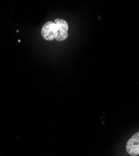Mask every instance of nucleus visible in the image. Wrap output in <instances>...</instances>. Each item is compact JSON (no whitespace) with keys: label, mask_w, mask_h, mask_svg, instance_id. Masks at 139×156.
I'll return each instance as SVG.
<instances>
[{"label":"nucleus","mask_w":139,"mask_h":156,"mask_svg":"<svg viewBox=\"0 0 139 156\" xmlns=\"http://www.w3.org/2000/svg\"><path fill=\"white\" fill-rule=\"evenodd\" d=\"M126 150L132 156L139 154V132L135 133L128 140L126 145Z\"/></svg>","instance_id":"7ed1b4c3"},{"label":"nucleus","mask_w":139,"mask_h":156,"mask_svg":"<svg viewBox=\"0 0 139 156\" xmlns=\"http://www.w3.org/2000/svg\"><path fill=\"white\" fill-rule=\"evenodd\" d=\"M42 37L47 41H52L56 37V25L52 21L46 23L42 29Z\"/></svg>","instance_id":"f03ea898"},{"label":"nucleus","mask_w":139,"mask_h":156,"mask_svg":"<svg viewBox=\"0 0 139 156\" xmlns=\"http://www.w3.org/2000/svg\"><path fill=\"white\" fill-rule=\"evenodd\" d=\"M56 25V40L63 41L68 37V25L66 21L61 19H56L55 21Z\"/></svg>","instance_id":"f257e3e1"}]
</instances>
